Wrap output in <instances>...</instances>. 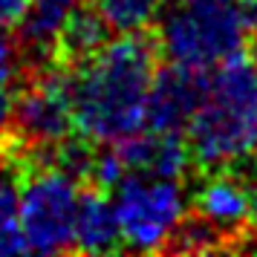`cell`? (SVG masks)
<instances>
[{
    "mask_svg": "<svg viewBox=\"0 0 257 257\" xmlns=\"http://www.w3.org/2000/svg\"><path fill=\"white\" fill-rule=\"evenodd\" d=\"M156 55L142 35L107 38L70 72L72 116L90 145L118 142L148 130V98L156 78Z\"/></svg>",
    "mask_w": 257,
    "mask_h": 257,
    "instance_id": "6da1fadb",
    "label": "cell"
},
{
    "mask_svg": "<svg viewBox=\"0 0 257 257\" xmlns=\"http://www.w3.org/2000/svg\"><path fill=\"white\" fill-rule=\"evenodd\" d=\"M205 171H234L257 153V61L245 52L208 70L199 107L185 130Z\"/></svg>",
    "mask_w": 257,
    "mask_h": 257,
    "instance_id": "7a4b0ae2",
    "label": "cell"
},
{
    "mask_svg": "<svg viewBox=\"0 0 257 257\" xmlns=\"http://www.w3.org/2000/svg\"><path fill=\"white\" fill-rule=\"evenodd\" d=\"M153 26L168 64L214 70L257 35V0H165Z\"/></svg>",
    "mask_w": 257,
    "mask_h": 257,
    "instance_id": "3957f363",
    "label": "cell"
},
{
    "mask_svg": "<svg viewBox=\"0 0 257 257\" xmlns=\"http://www.w3.org/2000/svg\"><path fill=\"white\" fill-rule=\"evenodd\" d=\"M121 245L127 251L168 248L188 217V191L182 176L124 174L113 188Z\"/></svg>",
    "mask_w": 257,
    "mask_h": 257,
    "instance_id": "277c9868",
    "label": "cell"
},
{
    "mask_svg": "<svg viewBox=\"0 0 257 257\" xmlns=\"http://www.w3.org/2000/svg\"><path fill=\"white\" fill-rule=\"evenodd\" d=\"M81 191L78 179L58 165H41L24 179L21 194V228L26 251L64 254L75 251V220Z\"/></svg>",
    "mask_w": 257,
    "mask_h": 257,
    "instance_id": "5b68a950",
    "label": "cell"
},
{
    "mask_svg": "<svg viewBox=\"0 0 257 257\" xmlns=\"http://www.w3.org/2000/svg\"><path fill=\"white\" fill-rule=\"evenodd\" d=\"M15 127L26 142L38 148H52L58 142L70 139L75 130L70 95V72L47 70L18 95Z\"/></svg>",
    "mask_w": 257,
    "mask_h": 257,
    "instance_id": "8992f818",
    "label": "cell"
},
{
    "mask_svg": "<svg viewBox=\"0 0 257 257\" xmlns=\"http://www.w3.org/2000/svg\"><path fill=\"white\" fill-rule=\"evenodd\" d=\"M208 70H188L168 64L156 72L148 98V130L156 133H185L197 113Z\"/></svg>",
    "mask_w": 257,
    "mask_h": 257,
    "instance_id": "52a82bcc",
    "label": "cell"
},
{
    "mask_svg": "<svg viewBox=\"0 0 257 257\" xmlns=\"http://www.w3.org/2000/svg\"><path fill=\"white\" fill-rule=\"evenodd\" d=\"M194 211L220 234H237L251 220V197L245 176L231 171H211V176H205L194 191Z\"/></svg>",
    "mask_w": 257,
    "mask_h": 257,
    "instance_id": "ba28073f",
    "label": "cell"
},
{
    "mask_svg": "<svg viewBox=\"0 0 257 257\" xmlns=\"http://www.w3.org/2000/svg\"><path fill=\"white\" fill-rule=\"evenodd\" d=\"M127 174H153V176H185L194 162L188 139L182 133H156L142 130L130 139L113 145Z\"/></svg>",
    "mask_w": 257,
    "mask_h": 257,
    "instance_id": "9c48e42d",
    "label": "cell"
},
{
    "mask_svg": "<svg viewBox=\"0 0 257 257\" xmlns=\"http://www.w3.org/2000/svg\"><path fill=\"white\" fill-rule=\"evenodd\" d=\"M116 248H121V228H118L113 197H107L104 188L81 194L78 220H75V251L107 254Z\"/></svg>",
    "mask_w": 257,
    "mask_h": 257,
    "instance_id": "30bf717a",
    "label": "cell"
},
{
    "mask_svg": "<svg viewBox=\"0 0 257 257\" xmlns=\"http://www.w3.org/2000/svg\"><path fill=\"white\" fill-rule=\"evenodd\" d=\"M110 38V26L104 24V18L98 15V9H87V6H75L67 21L61 26V35L55 49H61V55L67 61H84L87 55H93L95 49Z\"/></svg>",
    "mask_w": 257,
    "mask_h": 257,
    "instance_id": "8fae6325",
    "label": "cell"
},
{
    "mask_svg": "<svg viewBox=\"0 0 257 257\" xmlns=\"http://www.w3.org/2000/svg\"><path fill=\"white\" fill-rule=\"evenodd\" d=\"M21 194H24V179L18 165L0 159V254L26 251L21 228Z\"/></svg>",
    "mask_w": 257,
    "mask_h": 257,
    "instance_id": "7c38bea8",
    "label": "cell"
},
{
    "mask_svg": "<svg viewBox=\"0 0 257 257\" xmlns=\"http://www.w3.org/2000/svg\"><path fill=\"white\" fill-rule=\"evenodd\" d=\"M84 0H32L26 18L21 21V35L24 44L32 49L47 52L58 44L61 26L67 21V15L81 6Z\"/></svg>",
    "mask_w": 257,
    "mask_h": 257,
    "instance_id": "4fadbf2b",
    "label": "cell"
},
{
    "mask_svg": "<svg viewBox=\"0 0 257 257\" xmlns=\"http://www.w3.org/2000/svg\"><path fill=\"white\" fill-rule=\"evenodd\" d=\"M98 15L104 18L110 32L116 35H139L156 24L165 0H93Z\"/></svg>",
    "mask_w": 257,
    "mask_h": 257,
    "instance_id": "5bb4252c",
    "label": "cell"
},
{
    "mask_svg": "<svg viewBox=\"0 0 257 257\" xmlns=\"http://www.w3.org/2000/svg\"><path fill=\"white\" fill-rule=\"evenodd\" d=\"M220 237L222 234L202 217H194V220L185 217L176 237L171 240V248H176V251H211L220 245Z\"/></svg>",
    "mask_w": 257,
    "mask_h": 257,
    "instance_id": "9a60e30c",
    "label": "cell"
},
{
    "mask_svg": "<svg viewBox=\"0 0 257 257\" xmlns=\"http://www.w3.org/2000/svg\"><path fill=\"white\" fill-rule=\"evenodd\" d=\"M18 113V93H15V78L0 75V142L9 136Z\"/></svg>",
    "mask_w": 257,
    "mask_h": 257,
    "instance_id": "2e32d148",
    "label": "cell"
},
{
    "mask_svg": "<svg viewBox=\"0 0 257 257\" xmlns=\"http://www.w3.org/2000/svg\"><path fill=\"white\" fill-rule=\"evenodd\" d=\"M32 6V0H0V29H15L21 26Z\"/></svg>",
    "mask_w": 257,
    "mask_h": 257,
    "instance_id": "e0dca14e",
    "label": "cell"
},
{
    "mask_svg": "<svg viewBox=\"0 0 257 257\" xmlns=\"http://www.w3.org/2000/svg\"><path fill=\"white\" fill-rule=\"evenodd\" d=\"M9 29H0V75H18V44H15L12 38L6 35Z\"/></svg>",
    "mask_w": 257,
    "mask_h": 257,
    "instance_id": "ac0fdd59",
    "label": "cell"
},
{
    "mask_svg": "<svg viewBox=\"0 0 257 257\" xmlns=\"http://www.w3.org/2000/svg\"><path fill=\"white\" fill-rule=\"evenodd\" d=\"M245 185H248V197H251V220L257 222V153L245 162Z\"/></svg>",
    "mask_w": 257,
    "mask_h": 257,
    "instance_id": "d6986e66",
    "label": "cell"
},
{
    "mask_svg": "<svg viewBox=\"0 0 257 257\" xmlns=\"http://www.w3.org/2000/svg\"><path fill=\"white\" fill-rule=\"evenodd\" d=\"M240 248H243V251H251V254H257V234H251L248 240H243V243H240Z\"/></svg>",
    "mask_w": 257,
    "mask_h": 257,
    "instance_id": "ffe728a7",
    "label": "cell"
}]
</instances>
